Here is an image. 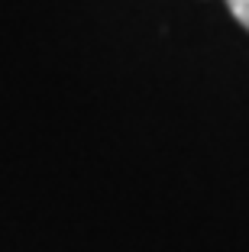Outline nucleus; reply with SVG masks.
Masks as SVG:
<instances>
[{"label":"nucleus","mask_w":249,"mask_h":252,"mask_svg":"<svg viewBox=\"0 0 249 252\" xmlns=\"http://www.w3.org/2000/svg\"><path fill=\"white\" fill-rule=\"evenodd\" d=\"M227 10L233 13V20L249 32V0H227Z\"/></svg>","instance_id":"f257e3e1"}]
</instances>
